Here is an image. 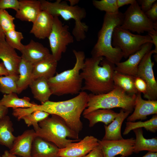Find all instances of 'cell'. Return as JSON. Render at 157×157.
<instances>
[{
  "mask_svg": "<svg viewBox=\"0 0 157 157\" xmlns=\"http://www.w3.org/2000/svg\"><path fill=\"white\" fill-rule=\"evenodd\" d=\"M88 94L85 91H81L75 97L62 101H48L41 105L22 109V115H26L34 111L40 110L50 115H57L65 121L72 130L79 133L83 128L81 120V115L86 108Z\"/></svg>",
  "mask_w": 157,
  "mask_h": 157,
  "instance_id": "obj_1",
  "label": "cell"
},
{
  "mask_svg": "<svg viewBox=\"0 0 157 157\" xmlns=\"http://www.w3.org/2000/svg\"><path fill=\"white\" fill-rule=\"evenodd\" d=\"M115 65L102 57L85 58L80 72L84 81L82 91L94 94L107 93L114 88L113 75Z\"/></svg>",
  "mask_w": 157,
  "mask_h": 157,
  "instance_id": "obj_2",
  "label": "cell"
},
{
  "mask_svg": "<svg viewBox=\"0 0 157 157\" xmlns=\"http://www.w3.org/2000/svg\"><path fill=\"white\" fill-rule=\"evenodd\" d=\"M124 17L123 13L119 11L114 14L105 13L97 42L91 52L92 56L105 57L115 65L120 62L124 55L119 49L113 46L112 35L114 28L122 25Z\"/></svg>",
  "mask_w": 157,
  "mask_h": 157,
  "instance_id": "obj_3",
  "label": "cell"
},
{
  "mask_svg": "<svg viewBox=\"0 0 157 157\" xmlns=\"http://www.w3.org/2000/svg\"><path fill=\"white\" fill-rule=\"evenodd\" d=\"M73 52L76 58L73 67L65 70L48 80L52 94L60 96L78 94L81 91L83 80L80 75L83 67L85 54L82 51L74 49Z\"/></svg>",
  "mask_w": 157,
  "mask_h": 157,
  "instance_id": "obj_4",
  "label": "cell"
},
{
  "mask_svg": "<svg viewBox=\"0 0 157 157\" xmlns=\"http://www.w3.org/2000/svg\"><path fill=\"white\" fill-rule=\"evenodd\" d=\"M51 115L39 123V127L35 131V137L51 142L60 149L80 140L79 133L70 128L62 118L56 115Z\"/></svg>",
  "mask_w": 157,
  "mask_h": 157,
  "instance_id": "obj_5",
  "label": "cell"
},
{
  "mask_svg": "<svg viewBox=\"0 0 157 157\" xmlns=\"http://www.w3.org/2000/svg\"><path fill=\"white\" fill-rule=\"evenodd\" d=\"M40 1L42 10L47 12L53 17L60 16L66 21L71 19L75 21L72 33L77 41H82L85 38L89 27L82 21L87 15L84 8L77 5L71 6L66 1L61 0H57L53 2L45 0Z\"/></svg>",
  "mask_w": 157,
  "mask_h": 157,
  "instance_id": "obj_6",
  "label": "cell"
},
{
  "mask_svg": "<svg viewBox=\"0 0 157 157\" xmlns=\"http://www.w3.org/2000/svg\"><path fill=\"white\" fill-rule=\"evenodd\" d=\"M136 94H130L119 87L114 86L113 90L105 94H88L86 108L83 115L99 109L121 108L131 113L134 110Z\"/></svg>",
  "mask_w": 157,
  "mask_h": 157,
  "instance_id": "obj_7",
  "label": "cell"
},
{
  "mask_svg": "<svg viewBox=\"0 0 157 157\" xmlns=\"http://www.w3.org/2000/svg\"><path fill=\"white\" fill-rule=\"evenodd\" d=\"M148 42L152 43V41L148 34L141 35L133 34L129 31L122 28L120 26H117L114 29L112 45L114 47L119 49L125 58L140 50L143 45Z\"/></svg>",
  "mask_w": 157,
  "mask_h": 157,
  "instance_id": "obj_8",
  "label": "cell"
},
{
  "mask_svg": "<svg viewBox=\"0 0 157 157\" xmlns=\"http://www.w3.org/2000/svg\"><path fill=\"white\" fill-rule=\"evenodd\" d=\"M123 14L124 19L120 26L124 29L138 34L157 30V22H153L147 17L136 0Z\"/></svg>",
  "mask_w": 157,
  "mask_h": 157,
  "instance_id": "obj_9",
  "label": "cell"
},
{
  "mask_svg": "<svg viewBox=\"0 0 157 157\" xmlns=\"http://www.w3.org/2000/svg\"><path fill=\"white\" fill-rule=\"evenodd\" d=\"M58 17L54 16L52 29L48 38L51 54L58 62L66 52L67 46L74 41V37L69 31V26L64 25Z\"/></svg>",
  "mask_w": 157,
  "mask_h": 157,
  "instance_id": "obj_10",
  "label": "cell"
},
{
  "mask_svg": "<svg viewBox=\"0 0 157 157\" xmlns=\"http://www.w3.org/2000/svg\"><path fill=\"white\" fill-rule=\"evenodd\" d=\"M154 53V50L145 54L140 63L138 68L137 76L142 79L147 85V90L144 97L148 100H157V83L155 78L153 67L154 62L151 57Z\"/></svg>",
  "mask_w": 157,
  "mask_h": 157,
  "instance_id": "obj_11",
  "label": "cell"
},
{
  "mask_svg": "<svg viewBox=\"0 0 157 157\" xmlns=\"http://www.w3.org/2000/svg\"><path fill=\"white\" fill-rule=\"evenodd\" d=\"M135 139L131 138L117 140H98L104 157H127L133 153Z\"/></svg>",
  "mask_w": 157,
  "mask_h": 157,
  "instance_id": "obj_12",
  "label": "cell"
},
{
  "mask_svg": "<svg viewBox=\"0 0 157 157\" xmlns=\"http://www.w3.org/2000/svg\"><path fill=\"white\" fill-rule=\"evenodd\" d=\"M99 145L98 139L92 135L85 136L76 142H72L60 149L59 157H82Z\"/></svg>",
  "mask_w": 157,
  "mask_h": 157,
  "instance_id": "obj_13",
  "label": "cell"
},
{
  "mask_svg": "<svg viewBox=\"0 0 157 157\" xmlns=\"http://www.w3.org/2000/svg\"><path fill=\"white\" fill-rule=\"evenodd\" d=\"M152 42H148L143 45L141 49L130 55L126 61L116 64L115 71L137 76L138 65L142 59L148 52L151 51L153 46Z\"/></svg>",
  "mask_w": 157,
  "mask_h": 157,
  "instance_id": "obj_14",
  "label": "cell"
},
{
  "mask_svg": "<svg viewBox=\"0 0 157 157\" xmlns=\"http://www.w3.org/2000/svg\"><path fill=\"white\" fill-rule=\"evenodd\" d=\"M132 114L128 117L127 121L135 122L137 120H144L148 115L157 114V101L145 100L141 93L136 94L134 108Z\"/></svg>",
  "mask_w": 157,
  "mask_h": 157,
  "instance_id": "obj_15",
  "label": "cell"
},
{
  "mask_svg": "<svg viewBox=\"0 0 157 157\" xmlns=\"http://www.w3.org/2000/svg\"><path fill=\"white\" fill-rule=\"evenodd\" d=\"M35 137L34 129L25 131L16 137L9 152L20 157H32L31 150L33 141Z\"/></svg>",
  "mask_w": 157,
  "mask_h": 157,
  "instance_id": "obj_16",
  "label": "cell"
},
{
  "mask_svg": "<svg viewBox=\"0 0 157 157\" xmlns=\"http://www.w3.org/2000/svg\"><path fill=\"white\" fill-rule=\"evenodd\" d=\"M0 59L8 74L19 75L18 68L22 57L15 49L10 46L5 40L0 43Z\"/></svg>",
  "mask_w": 157,
  "mask_h": 157,
  "instance_id": "obj_17",
  "label": "cell"
},
{
  "mask_svg": "<svg viewBox=\"0 0 157 157\" xmlns=\"http://www.w3.org/2000/svg\"><path fill=\"white\" fill-rule=\"evenodd\" d=\"M54 17L47 12L42 10L33 23L30 33L40 39L48 38L52 29Z\"/></svg>",
  "mask_w": 157,
  "mask_h": 157,
  "instance_id": "obj_18",
  "label": "cell"
},
{
  "mask_svg": "<svg viewBox=\"0 0 157 157\" xmlns=\"http://www.w3.org/2000/svg\"><path fill=\"white\" fill-rule=\"evenodd\" d=\"M16 17L22 21H35L42 10L40 0H20Z\"/></svg>",
  "mask_w": 157,
  "mask_h": 157,
  "instance_id": "obj_19",
  "label": "cell"
},
{
  "mask_svg": "<svg viewBox=\"0 0 157 157\" xmlns=\"http://www.w3.org/2000/svg\"><path fill=\"white\" fill-rule=\"evenodd\" d=\"M21 56L27 61L33 64L49 56V49L42 44L31 40L28 44L24 45Z\"/></svg>",
  "mask_w": 157,
  "mask_h": 157,
  "instance_id": "obj_20",
  "label": "cell"
},
{
  "mask_svg": "<svg viewBox=\"0 0 157 157\" xmlns=\"http://www.w3.org/2000/svg\"><path fill=\"white\" fill-rule=\"evenodd\" d=\"M58 61L51 54L44 59L33 64L32 80L43 77L48 80L54 76Z\"/></svg>",
  "mask_w": 157,
  "mask_h": 157,
  "instance_id": "obj_21",
  "label": "cell"
},
{
  "mask_svg": "<svg viewBox=\"0 0 157 157\" xmlns=\"http://www.w3.org/2000/svg\"><path fill=\"white\" fill-rule=\"evenodd\" d=\"M60 149L53 144L39 137H35L32 143V157H59Z\"/></svg>",
  "mask_w": 157,
  "mask_h": 157,
  "instance_id": "obj_22",
  "label": "cell"
},
{
  "mask_svg": "<svg viewBox=\"0 0 157 157\" xmlns=\"http://www.w3.org/2000/svg\"><path fill=\"white\" fill-rule=\"evenodd\" d=\"M131 113L121 109L117 116L111 122L107 125H104L105 134L102 140H112L123 139L121 133L122 124Z\"/></svg>",
  "mask_w": 157,
  "mask_h": 157,
  "instance_id": "obj_23",
  "label": "cell"
},
{
  "mask_svg": "<svg viewBox=\"0 0 157 157\" xmlns=\"http://www.w3.org/2000/svg\"><path fill=\"white\" fill-rule=\"evenodd\" d=\"M29 86L34 98L41 104L49 101L52 94L48 83V79L43 77L33 80Z\"/></svg>",
  "mask_w": 157,
  "mask_h": 157,
  "instance_id": "obj_24",
  "label": "cell"
},
{
  "mask_svg": "<svg viewBox=\"0 0 157 157\" xmlns=\"http://www.w3.org/2000/svg\"><path fill=\"white\" fill-rule=\"evenodd\" d=\"M118 113L111 109H99L83 115L89 122V126L91 127L99 122H102L107 125L117 116Z\"/></svg>",
  "mask_w": 157,
  "mask_h": 157,
  "instance_id": "obj_25",
  "label": "cell"
},
{
  "mask_svg": "<svg viewBox=\"0 0 157 157\" xmlns=\"http://www.w3.org/2000/svg\"><path fill=\"white\" fill-rule=\"evenodd\" d=\"M33 66V64L22 57L18 70L19 77L17 83V94L20 93L27 88L32 81Z\"/></svg>",
  "mask_w": 157,
  "mask_h": 157,
  "instance_id": "obj_26",
  "label": "cell"
},
{
  "mask_svg": "<svg viewBox=\"0 0 157 157\" xmlns=\"http://www.w3.org/2000/svg\"><path fill=\"white\" fill-rule=\"evenodd\" d=\"M136 138L135 139L133 153L138 154L141 151L157 152V138L146 139L143 136L142 128L133 130Z\"/></svg>",
  "mask_w": 157,
  "mask_h": 157,
  "instance_id": "obj_27",
  "label": "cell"
},
{
  "mask_svg": "<svg viewBox=\"0 0 157 157\" xmlns=\"http://www.w3.org/2000/svg\"><path fill=\"white\" fill-rule=\"evenodd\" d=\"M13 124L6 115L0 119V144L10 149L16 137L13 133Z\"/></svg>",
  "mask_w": 157,
  "mask_h": 157,
  "instance_id": "obj_28",
  "label": "cell"
},
{
  "mask_svg": "<svg viewBox=\"0 0 157 157\" xmlns=\"http://www.w3.org/2000/svg\"><path fill=\"white\" fill-rule=\"evenodd\" d=\"M135 77L115 71L113 75L114 85L119 87L128 94H136L138 92L134 85Z\"/></svg>",
  "mask_w": 157,
  "mask_h": 157,
  "instance_id": "obj_29",
  "label": "cell"
},
{
  "mask_svg": "<svg viewBox=\"0 0 157 157\" xmlns=\"http://www.w3.org/2000/svg\"><path fill=\"white\" fill-rule=\"evenodd\" d=\"M16 94L13 93L4 94L0 100V105L8 108H12L13 109L28 108L36 104L31 102L29 98L24 97L22 98H19Z\"/></svg>",
  "mask_w": 157,
  "mask_h": 157,
  "instance_id": "obj_30",
  "label": "cell"
},
{
  "mask_svg": "<svg viewBox=\"0 0 157 157\" xmlns=\"http://www.w3.org/2000/svg\"><path fill=\"white\" fill-rule=\"evenodd\" d=\"M126 124V126L123 133L124 135L129 134L132 130L142 127L148 131L155 133L157 131V115L155 114L150 119L144 122L127 121Z\"/></svg>",
  "mask_w": 157,
  "mask_h": 157,
  "instance_id": "obj_31",
  "label": "cell"
},
{
  "mask_svg": "<svg viewBox=\"0 0 157 157\" xmlns=\"http://www.w3.org/2000/svg\"><path fill=\"white\" fill-rule=\"evenodd\" d=\"M19 75H8L0 76V91L5 94L17 93V82Z\"/></svg>",
  "mask_w": 157,
  "mask_h": 157,
  "instance_id": "obj_32",
  "label": "cell"
},
{
  "mask_svg": "<svg viewBox=\"0 0 157 157\" xmlns=\"http://www.w3.org/2000/svg\"><path fill=\"white\" fill-rule=\"evenodd\" d=\"M50 115L44 111L36 110L23 116L21 119L24 120L27 126H32L35 131L39 127V123L49 117Z\"/></svg>",
  "mask_w": 157,
  "mask_h": 157,
  "instance_id": "obj_33",
  "label": "cell"
},
{
  "mask_svg": "<svg viewBox=\"0 0 157 157\" xmlns=\"http://www.w3.org/2000/svg\"><path fill=\"white\" fill-rule=\"evenodd\" d=\"M92 3L96 8L106 13L114 14L119 11L117 0H93Z\"/></svg>",
  "mask_w": 157,
  "mask_h": 157,
  "instance_id": "obj_34",
  "label": "cell"
},
{
  "mask_svg": "<svg viewBox=\"0 0 157 157\" xmlns=\"http://www.w3.org/2000/svg\"><path fill=\"white\" fill-rule=\"evenodd\" d=\"M5 40L11 47L21 51L24 45L21 42L24 38L22 33L15 30L10 31L5 33Z\"/></svg>",
  "mask_w": 157,
  "mask_h": 157,
  "instance_id": "obj_35",
  "label": "cell"
},
{
  "mask_svg": "<svg viewBox=\"0 0 157 157\" xmlns=\"http://www.w3.org/2000/svg\"><path fill=\"white\" fill-rule=\"evenodd\" d=\"M15 19L6 10H0V24L4 33L15 29Z\"/></svg>",
  "mask_w": 157,
  "mask_h": 157,
  "instance_id": "obj_36",
  "label": "cell"
},
{
  "mask_svg": "<svg viewBox=\"0 0 157 157\" xmlns=\"http://www.w3.org/2000/svg\"><path fill=\"white\" fill-rule=\"evenodd\" d=\"M19 5V0H0V10L12 9L17 11Z\"/></svg>",
  "mask_w": 157,
  "mask_h": 157,
  "instance_id": "obj_37",
  "label": "cell"
},
{
  "mask_svg": "<svg viewBox=\"0 0 157 157\" xmlns=\"http://www.w3.org/2000/svg\"><path fill=\"white\" fill-rule=\"evenodd\" d=\"M134 85L138 92L145 94L147 90V85L145 82L141 78L136 76L134 80Z\"/></svg>",
  "mask_w": 157,
  "mask_h": 157,
  "instance_id": "obj_38",
  "label": "cell"
},
{
  "mask_svg": "<svg viewBox=\"0 0 157 157\" xmlns=\"http://www.w3.org/2000/svg\"><path fill=\"white\" fill-rule=\"evenodd\" d=\"M147 17L154 22H157V2H156L151 8L144 13Z\"/></svg>",
  "mask_w": 157,
  "mask_h": 157,
  "instance_id": "obj_39",
  "label": "cell"
},
{
  "mask_svg": "<svg viewBox=\"0 0 157 157\" xmlns=\"http://www.w3.org/2000/svg\"><path fill=\"white\" fill-rule=\"evenodd\" d=\"M139 5H140L142 10L145 13L149 10L154 4L157 1L156 0H140L137 1Z\"/></svg>",
  "mask_w": 157,
  "mask_h": 157,
  "instance_id": "obj_40",
  "label": "cell"
},
{
  "mask_svg": "<svg viewBox=\"0 0 157 157\" xmlns=\"http://www.w3.org/2000/svg\"><path fill=\"white\" fill-rule=\"evenodd\" d=\"M82 157H104L102 150L99 145Z\"/></svg>",
  "mask_w": 157,
  "mask_h": 157,
  "instance_id": "obj_41",
  "label": "cell"
},
{
  "mask_svg": "<svg viewBox=\"0 0 157 157\" xmlns=\"http://www.w3.org/2000/svg\"><path fill=\"white\" fill-rule=\"evenodd\" d=\"M148 35L151 37L152 43L155 46V49H154V53H157V30L148 33Z\"/></svg>",
  "mask_w": 157,
  "mask_h": 157,
  "instance_id": "obj_42",
  "label": "cell"
},
{
  "mask_svg": "<svg viewBox=\"0 0 157 157\" xmlns=\"http://www.w3.org/2000/svg\"><path fill=\"white\" fill-rule=\"evenodd\" d=\"M135 1V0H117V5L119 8L125 5H131Z\"/></svg>",
  "mask_w": 157,
  "mask_h": 157,
  "instance_id": "obj_43",
  "label": "cell"
},
{
  "mask_svg": "<svg viewBox=\"0 0 157 157\" xmlns=\"http://www.w3.org/2000/svg\"><path fill=\"white\" fill-rule=\"evenodd\" d=\"M8 112V108L0 105V119L7 115Z\"/></svg>",
  "mask_w": 157,
  "mask_h": 157,
  "instance_id": "obj_44",
  "label": "cell"
},
{
  "mask_svg": "<svg viewBox=\"0 0 157 157\" xmlns=\"http://www.w3.org/2000/svg\"><path fill=\"white\" fill-rule=\"evenodd\" d=\"M8 75V73L2 62L0 63V76Z\"/></svg>",
  "mask_w": 157,
  "mask_h": 157,
  "instance_id": "obj_45",
  "label": "cell"
},
{
  "mask_svg": "<svg viewBox=\"0 0 157 157\" xmlns=\"http://www.w3.org/2000/svg\"><path fill=\"white\" fill-rule=\"evenodd\" d=\"M1 157H20L10 153L9 151L5 150Z\"/></svg>",
  "mask_w": 157,
  "mask_h": 157,
  "instance_id": "obj_46",
  "label": "cell"
},
{
  "mask_svg": "<svg viewBox=\"0 0 157 157\" xmlns=\"http://www.w3.org/2000/svg\"><path fill=\"white\" fill-rule=\"evenodd\" d=\"M142 157H157V152L148 151L146 154Z\"/></svg>",
  "mask_w": 157,
  "mask_h": 157,
  "instance_id": "obj_47",
  "label": "cell"
},
{
  "mask_svg": "<svg viewBox=\"0 0 157 157\" xmlns=\"http://www.w3.org/2000/svg\"><path fill=\"white\" fill-rule=\"evenodd\" d=\"M5 40V33L0 24V43Z\"/></svg>",
  "mask_w": 157,
  "mask_h": 157,
  "instance_id": "obj_48",
  "label": "cell"
},
{
  "mask_svg": "<svg viewBox=\"0 0 157 157\" xmlns=\"http://www.w3.org/2000/svg\"><path fill=\"white\" fill-rule=\"evenodd\" d=\"M68 1L69 2V5L72 6H74L78 4L79 2V0H68Z\"/></svg>",
  "mask_w": 157,
  "mask_h": 157,
  "instance_id": "obj_49",
  "label": "cell"
},
{
  "mask_svg": "<svg viewBox=\"0 0 157 157\" xmlns=\"http://www.w3.org/2000/svg\"><path fill=\"white\" fill-rule=\"evenodd\" d=\"M0 157H1V156H0Z\"/></svg>",
  "mask_w": 157,
  "mask_h": 157,
  "instance_id": "obj_50",
  "label": "cell"
}]
</instances>
